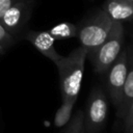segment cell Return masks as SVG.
I'll return each mask as SVG.
<instances>
[{
    "label": "cell",
    "instance_id": "obj_12",
    "mask_svg": "<svg viewBox=\"0 0 133 133\" xmlns=\"http://www.w3.org/2000/svg\"><path fill=\"white\" fill-rule=\"evenodd\" d=\"M65 129L62 133H85L84 130V112L79 110L71 117L70 122L65 125Z\"/></svg>",
    "mask_w": 133,
    "mask_h": 133
},
{
    "label": "cell",
    "instance_id": "obj_4",
    "mask_svg": "<svg viewBox=\"0 0 133 133\" xmlns=\"http://www.w3.org/2000/svg\"><path fill=\"white\" fill-rule=\"evenodd\" d=\"M34 0H17L0 18V25L15 38L22 37L31 17Z\"/></svg>",
    "mask_w": 133,
    "mask_h": 133
},
{
    "label": "cell",
    "instance_id": "obj_3",
    "mask_svg": "<svg viewBox=\"0 0 133 133\" xmlns=\"http://www.w3.org/2000/svg\"><path fill=\"white\" fill-rule=\"evenodd\" d=\"M112 24L113 22L103 10H100L78 26L77 37L81 47L87 51V57L107 38Z\"/></svg>",
    "mask_w": 133,
    "mask_h": 133
},
{
    "label": "cell",
    "instance_id": "obj_5",
    "mask_svg": "<svg viewBox=\"0 0 133 133\" xmlns=\"http://www.w3.org/2000/svg\"><path fill=\"white\" fill-rule=\"evenodd\" d=\"M108 102L104 91L100 87H95L90 92L86 110L84 112L85 133H100L107 119Z\"/></svg>",
    "mask_w": 133,
    "mask_h": 133
},
{
    "label": "cell",
    "instance_id": "obj_16",
    "mask_svg": "<svg viewBox=\"0 0 133 133\" xmlns=\"http://www.w3.org/2000/svg\"><path fill=\"white\" fill-rule=\"evenodd\" d=\"M127 1H128V2H130V3H132V4H133V0H127Z\"/></svg>",
    "mask_w": 133,
    "mask_h": 133
},
{
    "label": "cell",
    "instance_id": "obj_8",
    "mask_svg": "<svg viewBox=\"0 0 133 133\" xmlns=\"http://www.w3.org/2000/svg\"><path fill=\"white\" fill-rule=\"evenodd\" d=\"M112 22H129L133 20V4L127 0H106L102 9Z\"/></svg>",
    "mask_w": 133,
    "mask_h": 133
},
{
    "label": "cell",
    "instance_id": "obj_11",
    "mask_svg": "<svg viewBox=\"0 0 133 133\" xmlns=\"http://www.w3.org/2000/svg\"><path fill=\"white\" fill-rule=\"evenodd\" d=\"M75 103H76V100L62 101V104L57 109L54 116V125L56 128H62L70 122Z\"/></svg>",
    "mask_w": 133,
    "mask_h": 133
},
{
    "label": "cell",
    "instance_id": "obj_15",
    "mask_svg": "<svg viewBox=\"0 0 133 133\" xmlns=\"http://www.w3.org/2000/svg\"><path fill=\"white\" fill-rule=\"evenodd\" d=\"M17 0H0V18L6 11V9Z\"/></svg>",
    "mask_w": 133,
    "mask_h": 133
},
{
    "label": "cell",
    "instance_id": "obj_14",
    "mask_svg": "<svg viewBox=\"0 0 133 133\" xmlns=\"http://www.w3.org/2000/svg\"><path fill=\"white\" fill-rule=\"evenodd\" d=\"M123 121H124V129H125V131L127 133H133V100L130 103Z\"/></svg>",
    "mask_w": 133,
    "mask_h": 133
},
{
    "label": "cell",
    "instance_id": "obj_1",
    "mask_svg": "<svg viewBox=\"0 0 133 133\" xmlns=\"http://www.w3.org/2000/svg\"><path fill=\"white\" fill-rule=\"evenodd\" d=\"M87 51L79 47L68 56H62L55 64L59 75V85L62 101L77 100L84 75V64Z\"/></svg>",
    "mask_w": 133,
    "mask_h": 133
},
{
    "label": "cell",
    "instance_id": "obj_9",
    "mask_svg": "<svg viewBox=\"0 0 133 133\" xmlns=\"http://www.w3.org/2000/svg\"><path fill=\"white\" fill-rule=\"evenodd\" d=\"M127 57H128L127 76H126L125 84L122 91L121 102L118 107L116 108V114L122 119L124 118L127 112V109L133 100V49L132 48H130L127 51Z\"/></svg>",
    "mask_w": 133,
    "mask_h": 133
},
{
    "label": "cell",
    "instance_id": "obj_13",
    "mask_svg": "<svg viewBox=\"0 0 133 133\" xmlns=\"http://www.w3.org/2000/svg\"><path fill=\"white\" fill-rule=\"evenodd\" d=\"M17 38L11 36L1 25H0V57L3 56L16 43Z\"/></svg>",
    "mask_w": 133,
    "mask_h": 133
},
{
    "label": "cell",
    "instance_id": "obj_6",
    "mask_svg": "<svg viewBox=\"0 0 133 133\" xmlns=\"http://www.w3.org/2000/svg\"><path fill=\"white\" fill-rule=\"evenodd\" d=\"M128 71L127 50H122L117 58L107 70V88L109 97L115 108L118 107Z\"/></svg>",
    "mask_w": 133,
    "mask_h": 133
},
{
    "label": "cell",
    "instance_id": "obj_2",
    "mask_svg": "<svg viewBox=\"0 0 133 133\" xmlns=\"http://www.w3.org/2000/svg\"><path fill=\"white\" fill-rule=\"evenodd\" d=\"M124 44V26L121 22H113L107 38L88 56L95 72L104 74L122 52Z\"/></svg>",
    "mask_w": 133,
    "mask_h": 133
},
{
    "label": "cell",
    "instance_id": "obj_10",
    "mask_svg": "<svg viewBox=\"0 0 133 133\" xmlns=\"http://www.w3.org/2000/svg\"><path fill=\"white\" fill-rule=\"evenodd\" d=\"M52 37L55 41H60V39H69L73 37H77L78 34V26L70 23V22H62L59 23L49 30H47Z\"/></svg>",
    "mask_w": 133,
    "mask_h": 133
},
{
    "label": "cell",
    "instance_id": "obj_7",
    "mask_svg": "<svg viewBox=\"0 0 133 133\" xmlns=\"http://www.w3.org/2000/svg\"><path fill=\"white\" fill-rule=\"evenodd\" d=\"M21 38L27 39L41 54L52 60L54 63H56L62 57L55 50L54 48L55 39L48 31H35V30L26 29L25 32L22 34Z\"/></svg>",
    "mask_w": 133,
    "mask_h": 133
}]
</instances>
